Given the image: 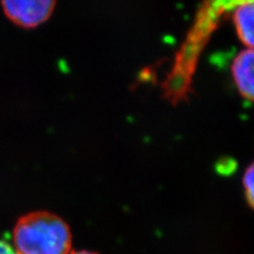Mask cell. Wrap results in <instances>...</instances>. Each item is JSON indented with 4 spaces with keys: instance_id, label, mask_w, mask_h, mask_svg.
Here are the masks:
<instances>
[{
    "instance_id": "cell-1",
    "label": "cell",
    "mask_w": 254,
    "mask_h": 254,
    "mask_svg": "<svg viewBox=\"0 0 254 254\" xmlns=\"http://www.w3.org/2000/svg\"><path fill=\"white\" fill-rule=\"evenodd\" d=\"M16 254H70L72 234L57 214L35 211L18 218L13 229Z\"/></svg>"
},
{
    "instance_id": "cell-2",
    "label": "cell",
    "mask_w": 254,
    "mask_h": 254,
    "mask_svg": "<svg viewBox=\"0 0 254 254\" xmlns=\"http://www.w3.org/2000/svg\"><path fill=\"white\" fill-rule=\"evenodd\" d=\"M54 0H6L1 2L6 17L22 28H34L50 17Z\"/></svg>"
},
{
    "instance_id": "cell-3",
    "label": "cell",
    "mask_w": 254,
    "mask_h": 254,
    "mask_svg": "<svg viewBox=\"0 0 254 254\" xmlns=\"http://www.w3.org/2000/svg\"><path fill=\"white\" fill-rule=\"evenodd\" d=\"M232 74L238 91L244 98L254 102V49L237 55L232 65Z\"/></svg>"
},
{
    "instance_id": "cell-4",
    "label": "cell",
    "mask_w": 254,
    "mask_h": 254,
    "mask_svg": "<svg viewBox=\"0 0 254 254\" xmlns=\"http://www.w3.org/2000/svg\"><path fill=\"white\" fill-rule=\"evenodd\" d=\"M233 21L241 41L254 49V1L236 2Z\"/></svg>"
},
{
    "instance_id": "cell-5",
    "label": "cell",
    "mask_w": 254,
    "mask_h": 254,
    "mask_svg": "<svg viewBox=\"0 0 254 254\" xmlns=\"http://www.w3.org/2000/svg\"><path fill=\"white\" fill-rule=\"evenodd\" d=\"M246 198L249 205L254 210V162L249 166L244 176Z\"/></svg>"
},
{
    "instance_id": "cell-6",
    "label": "cell",
    "mask_w": 254,
    "mask_h": 254,
    "mask_svg": "<svg viewBox=\"0 0 254 254\" xmlns=\"http://www.w3.org/2000/svg\"><path fill=\"white\" fill-rule=\"evenodd\" d=\"M0 254H16L15 250L5 241L0 240Z\"/></svg>"
},
{
    "instance_id": "cell-7",
    "label": "cell",
    "mask_w": 254,
    "mask_h": 254,
    "mask_svg": "<svg viewBox=\"0 0 254 254\" xmlns=\"http://www.w3.org/2000/svg\"><path fill=\"white\" fill-rule=\"evenodd\" d=\"M70 254H98V253H94V252H91V251H87V250H82V251L71 252Z\"/></svg>"
}]
</instances>
